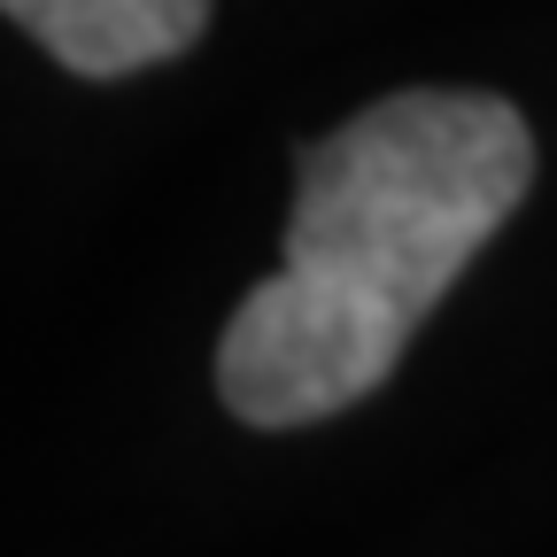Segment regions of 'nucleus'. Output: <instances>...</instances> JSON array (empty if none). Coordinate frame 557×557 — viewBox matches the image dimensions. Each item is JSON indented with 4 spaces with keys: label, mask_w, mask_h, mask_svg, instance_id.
Returning a JSON list of instances; mask_svg holds the SVG:
<instances>
[{
    "label": "nucleus",
    "mask_w": 557,
    "mask_h": 557,
    "mask_svg": "<svg viewBox=\"0 0 557 557\" xmlns=\"http://www.w3.org/2000/svg\"><path fill=\"white\" fill-rule=\"evenodd\" d=\"M534 178L504 94L418 86L348 116L302 156L287 256L233 310L218 387L248 426H310L364 403L457 271Z\"/></svg>",
    "instance_id": "nucleus-1"
},
{
    "label": "nucleus",
    "mask_w": 557,
    "mask_h": 557,
    "mask_svg": "<svg viewBox=\"0 0 557 557\" xmlns=\"http://www.w3.org/2000/svg\"><path fill=\"white\" fill-rule=\"evenodd\" d=\"M0 9L78 78H124V70L171 62L209 24V0H0Z\"/></svg>",
    "instance_id": "nucleus-2"
}]
</instances>
